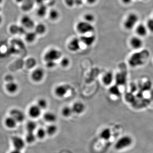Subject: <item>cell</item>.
Masks as SVG:
<instances>
[{
  "label": "cell",
  "mask_w": 153,
  "mask_h": 153,
  "mask_svg": "<svg viewBox=\"0 0 153 153\" xmlns=\"http://www.w3.org/2000/svg\"><path fill=\"white\" fill-rule=\"evenodd\" d=\"M77 32L83 35L93 33L95 30L94 27L91 23L85 21H82L77 23L76 25Z\"/></svg>",
  "instance_id": "1"
},
{
  "label": "cell",
  "mask_w": 153,
  "mask_h": 153,
  "mask_svg": "<svg viewBox=\"0 0 153 153\" xmlns=\"http://www.w3.org/2000/svg\"><path fill=\"white\" fill-rule=\"evenodd\" d=\"M27 33L26 28L24 27L23 26H19V34L20 35H25Z\"/></svg>",
  "instance_id": "42"
},
{
  "label": "cell",
  "mask_w": 153,
  "mask_h": 153,
  "mask_svg": "<svg viewBox=\"0 0 153 153\" xmlns=\"http://www.w3.org/2000/svg\"><path fill=\"white\" fill-rule=\"evenodd\" d=\"M70 61L69 58L67 57H64L61 59L60 63L61 66L63 67H67L70 64Z\"/></svg>",
  "instance_id": "37"
},
{
  "label": "cell",
  "mask_w": 153,
  "mask_h": 153,
  "mask_svg": "<svg viewBox=\"0 0 153 153\" xmlns=\"http://www.w3.org/2000/svg\"><path fill=\"white\" fill-rule=\"evenodd\" d=\"M57 126L55 125H50L47 127L46 129V131L47 134L49 135H52L55 134L57 131Z\"/></svg>",
  "instance_id": "30"
},
{
  "label": "cell",
  "mask_w": 153,
  "mask_h": 153,
  "mask_svg": "<svg viewBox=\"0 0 153 153\" xmlns=\"http://www.w3.org/2000/svg\"><path fill=\"white\" fill-rule=\"evenodd\" d=\"M80 42L79 38H74L71 39L68 45V48L71 52H77L80 48Z\"/></svg>",
  "instance_id": "7"
},
{
  "label": "cell",
  "mask_w": 153,
  "mask_h": 153,
  "mask_svg": "<svg viewBox=\"0 0 153 153\" xmlns=\"http://www.w3.org/2000/svg\"><path fill=\"white\" fill-rule=\"evenodd\" d=\"M114 79V76L111 71H107L103 75L102 81L105 85H110Z\"/></svg>",
  "instance_id": "14"
},
{
  "label": "cell",
  "mask_w": 153,
  "mask_h": 153,
  "mask_svg": "<svg viewBox=\"0 0 153 153\" xmlns=\"http://www.w3.org/2000/svg\"><path fill=\"white\" fill-rule=\"evenodd\" d=\"M132 143L133 140L131 137L128 135L124 136L117 141L114 147L117 150H121L128 147Z\"/></svg>",
  "instance_id": "2"
},
{
  "label": "cell",
  "mask_w": 153,
  "mask_h": 153,
  "mask_svg": "<svg viewBox=\"0 0 153 153\" xmlns=\"http://www.w3.org/2000/svg\"><path fill=\"white\" fill-rule=\"evenodd\" d=\"M148 30L153 33V19H151L148 21L146 25Z\"/></svg>",
  "instance_id": "38"
},
{
  "label": "cell",
  "mask_w": 153,
  "mask_h": 153,
  "mask_svg": "<svg viewBox=\"0 0 153 153\" xmlns=\"http://www.w3.org/2000/svg\"><path fill=\"white\" fill-rule=\"evenodd\" d=\"M109 92L111 95L114 96L119 97L120 95V91L119 85H112L109 88Z\"/></svg>",
  "instance_id": "26"
},
{
  "label": "cell",
  "mask_w": 153,
  "mask_h": 153,
  "mask_svg": "<svg viewBox=\"0 0 153 153\" xmlns=\"http://www.w3.org/2000/svg\"><path fill=\"white\" fill-rule=\"evenodd\" d=\"M17 123L16 121L11 116L7 118L5 120V125L8 128H14L16 126Z\"/></svg>",
  "instance_id": "20"
},
{
  "label": "cell",
  "mask_w": 153,
  "mask_h": 153,
  "mask_svg": "<svg viewBox=\"0 0 153 153\" xmlns=\"http://www.w3.org/2000/svg\"><path fill=\"white\" fill-rule=\"evenodd\" d=\"M21 22L23 27L27 29H32L35 27V22L29 16H23Z\"/></svg>",
  "instance_id": "10"
},
{
  "label": "cell",
  "mask_w": 153,
  "mask_h": 153,
  "mask_svg": "<svg viewBox=\"0 0 153 153\" xmlns=\"http://www.w3.org/2000/svg\"><path fill=\"white\" fill-rule=\"evenodd\" d=\"M47 13V7L44 4L39 5L37 9V14L38 16L43 17L46 16Z\"/></svg>",
  "instance_id": "23"
},
{
  "label": "cell",
  "mask_w": 153,
  "mask_h": 153,
  "mask_svg": "<svg viewBox=\"0 0 153 153\" xmlns=\"http://www.w3.org/2000/svg\"><path fill=\"white\" fill-rule=\"evenodd\" d=\"M69 88V86L67 85L63 84L58 85L55 88V94L59 97H64L68 93Z\"/></svg>",
  "instance_id": "8"
},
{
  "label": "cell",
  "mask_w": 153,
  "mask_h": 153,
  "mask_svg": "<svg viewBox=\"0 0 153 153\" xmlns=\"http://www.w3.org/2000/svg\"><path fill=\"white\" fill-rule=\"evenodd\" d=\"M6 88L9 92L14 93L18 90L19 86L16 82H7L6 85Z\"/></svg>",
  "instance_id": "18"
},
{
  "label": "cell",
  "mask_w": 153,
  "mask_h": 153,
  "mask_svg": "<svg viewBox=\"0 0 153 153\" xmlns=\"http://www.w3.org/2000/svg\"><path fill=\"white\" fill-rule=\"evenodd\" d=\"M10 153H22L21 151L15 149L14 150L12 151Z\"/></svg>",
  "instance_id": "47"
},
{
  "label": "cell",
  "mask_w": 153,
  "mask_h": 153,
  "mask_svg": "<svg viewBox=\"0 0 153 153\" xmlns=\"http://www.w3.org/2000/svg\"><path fill=\"white\" fill-rule=\"evenodd\" d=\"M97 0H86V1L89 4H94L97 1Z\"/></svg>",
  "instance_id": "46"
},
{
  "label": "cell",
  "mask_w": 153,
  "mask_h": 153,
  "mask_svg": "<svg viewBox=\"0 0 153 153\" xmlns=\"http://www.w3.org/2000/svg\"><path fill=\"white\" fill-rule=\"evenodd\" d=\"M59 15L60 14H59L58 11L55 9H52L49 11V18L53 21L58 19L59 17Z\"/></svg>",
  "instance_id": "31"
},
{
  "label": "cell",
  "mask_w": 153,
  "mask_h": 153,
  "mask_svg": "<svg viewBox=\"0 0 153 153\" xmlns=\"http://www.w3.org/2000/svg\"><path fill=\"white\" fill-rule=\"evenodd\" d=\"M3 1H4V0H0V4H1V3H2Z\"/></svg>",
  "instance_id": "51"
},
{
  "label": "cell",
  "mask_w": 153,
  "mask_h": 153,
  "mask_svg": "<svg viewBox=\"0 0 153 153\" xmlns=\"http://www.w3.org/2000/svg\"><path fill=\"white\" fill-rule=\"evenodd\" d=\"M18 3H22L25 0H15Z\"/></svg>",
  "instance_id": "49"
},
{
  "label": "cell",
  "mask_w": 153,
  "mask_h": 153,
  "mask_svg": "<svg viewBox=\"0 0 153 153\" xmlns=\"http://www.w3.org/2000/svg\"><path fill=\"white\" fill-rule=\"evenodd\" d=\"M37 34L35 32H30L25 34V39L28 43H33L36 40Z\"/></svg>",
  "instance_id": "24"
},
{
  "label": "cell",
  "mask_w": 153,
  "mask_h": 153,
  "mask_svg": "<svg viewBox=\"0 0 153 153\" xmlns=\"http://www.w3.org/2000/svg\"><path fill=\"white\" fill-rule=\"evenodd\" d=\"M45 75V72L44 69L41 68H38L34 70L32 72V79L36 82H39L41 81L44 78Z\"/></svg>",
  "instance_id": "6"
},
{
  "label": "cell",
  "mask_w": 153,
  "mask_h": 153,
  "mask_svg": "<svg viewBox=\"0 0 153 153\" xmlns=\"http://www.w3.org/2000/svg\"><path fill=\"white\" fill-rule=\"evenodd\" d=\"M122 1L124 4H130L132 0H122Z\"/></svg>",
  "instance_id": "45"
},
{
  "label": "cell",
  "mask_w": 153,
  "mask_h": 153,
  "mask_svg": "<svg viewBox=\"0 0 153 153\" xmlns=\"http://www.w3.org/2000/svg\"><path fill=\"white\" fill-rule=\"evenodd\" d=\"M47 134L46 130L43 128H40L37 130L36 136L39 139H42L45 137Z\"/></svg>",
  "instance_id": "34"
},
{
  "label": "cell",
  "mask_w": 153,
  "mask_h": 153,
  "mask_svg": "<svg viewBox=\"0 0 153 153\" xmlns=\"http://www.w3.org/2000/svg\"><path fill=\"white\" fill-rule=\"evenodd\" d=\"M44 1H47V0H44Z\"/></svg>",
  "instance_id": "53"
},
{
  "label": "cell",
  "mask_w": 153,
  "mask_h": 153,
  "mask_svg": "<svg viewBox=\"0 0 153 153\" xmlns=\"http://www.w3.org/2000/svg\"><path fill=\"white\" fill-rule=\"evenodd\" d=\"M35 28V32L37 35H43L47 31V27L43 24H38Z\"/></svg>",
  "instance_id": "22"
},
{
  "label": "cell",
  "mask_w": 153,
  "mask_h": 153,
  "mask_svg": "<svg viewBox=\"0 0 153 153\" xmlns=\"http://www.w3.org/2000/svg\"><path fill=\"white\" fill-rule=\"evenodd\" d=\"M41 109L37 105L30 106L28 111L29 115L30 117L33 118L39 117L41 114Z\"/></svg>",
  "instance_id": "13"
},
{
  "label": "cell",
  "mask_w": 153,
  "mask_h": 153,
  "mask_svg": "<svg viewBox=\"0 0 153 153\" xmlns=\"http://www.w3.org/2000/svg\"><path fill=\"white\" fill-rule=\"evenodd\" d=\"M145 1H147V0H145Z\"/></svg>",
  "instance_id": "54"
},
{
  "label": "cell",
  "mask_w": 153,
  "mask_h": 153,
  "mask_svg": "<svg viewBox=\"0 0 153 153\" xmlns=\"http://www.w3.org/2000/svg\"><path fill=\"white\" fill-rule=\"evenodd\" d=\"M139 18L136 14H129L124 22V27L127 30H131L136 26Z\"/></svg>",
  "instance_id": "4"
},
{
  "label": "cell",
  "mask_w": 153,
  "mask_h": 153,
  "mask_svg": "<svg viewBox=\"0 0 153 153\" xmlns=\"http://www.w3.org/2000/svg\"><path fill=\"white\" fill-rule=\"evenodd\" d=\"M82 1L83 0H75V4L77 5H80L82 4Z\"/></svg>",
  "instance_id": "44"
},
{
  "label": "cell",
  "mask_w": 153,
  "mask_h": 153,
  "mask_svg": "<svg viewBox=\"0 0 153 153\" xmlns=\"http://www.w3.org/2000/svg\"><path fill=\"white\" fill-rule=\"evenodd\" d=\"M37 105L41 110L45 109L48 106V102L45 99L40 98L38 100Z\"/></svg>",
  "instance_id": "33"
},
{
  "label": "cell",
  "mask_w": 153,
  "mask_h": 153,
  "mask_svg": "<svg viewBox=\"0 0 153 153\" xmlns=\"http://www.w3.org/2000/svg\"><path fill=\"white\" fill-rule=\"evenodd\" d=\"M55 4V0H50L49 2V4L51 6Z\"/></svg>",
  "instance_id": "48"
},
{
  "label": "cell",
  "mask_w": 153,
  "mask_h": 153,
  "mask_svg": "<svg viewBox=\"0 0 153 153\" xmlns=\"http://www.w3.org/2000/svg\"><path fill=\"white\" fill-rule=\"evenodd\" d=\"M5 80L7 82H13L14 81V77L11 74H7L5 76Z\"/></svg>",
  "instance_id": "40"
},
{
  "label": "cell",
  "mask_w": 153,
  "mask_h": 153,
  "mask_svg": "<svg viewBox=\"0 0 153 153\" xmlns=\"http://www.w3.org/2000/svg\"><path fill=\"white\" fill-rule=\"evenodd\" d=\"M37 128V124L35 122L30 121L26 125V129L28 132H34Z\"/></svg>",
  "instance_id": "28"
},
{
  "label": "cell",
  "mask_w": 153,
  "mask_h": 153,
  "mask_svg": "<svg viewBox=\"0 0 153 153\" xmlns=\"http://www.w3.org/2000/svg\"><path fill=\"white\" fill-rule=\"evenodd\" d=\"M44 119L48 122L53 123L57 120V116L54 113L52 112H46L44 115Z\"/></svg>",
  "instance_id": "19"
},
{
  "label": "cell",
  "mask_w": 153,
  "mask_h": 153,
  "mask_svg": "<svg viewBox=\"0 0 153 153\" xmlns=\"http://www.w3.org/2000/svg\"><path fill=\"white\" fill-rule=\"evenodd\" d=\"M10 114V116L13 118L17 122H22L25 120V114L20 110L16 108L11 110Z\"/></svg>",
  "instance_id": "5"
},
{
  "label": "cell",
  "mask_w": 153,
  "mask_h": 153,
  "mask_svg": "<svg viewBox=\"0 0 153 153\" xmlns=\"http://www.w3.org/2000/svg\"><path fill=\"white\" fill-rule=\"evenodd\" d=\"M114 79L116 82V85H120L125 83L126 81V76L123 73H118L114 76Z\"/></svg>",
  "instance_id": "25"
},
{
  "label": "cell",
  "mask_w": 153,
  "mask_h": 153,
  "mask_svg": "<svg viewBox=\"0 0 153 153\" xmlns=\"http://www.w3.org/2000/svg\"><path fill=\"white\" fill-rule=\"evenodd\" d=\"M66 5L69 7H71L75 4V0H64Z\"/></svg>",
  "instance_id": "41"
},
{
  "label": "cell",
  "mask_w": 153,
  "mask_h": 153,
  "mask_svg": "<svg viewBox=\"0 0 153 153\" xmlns=\"http://www.w3.org/2000/svg\"><path fill=\"white\" fill-rule=\"evenodd\" d=\"M96 36L94 35H84L80 37V42L85 46L89 47L94 44L96 41Z\"/></svg>",
  "instance_id": "9"
},
{
  "label": "cell",
  "mask_w": 153,
  "mask_h": 153,
  "mask_svg": "<svg viewBox=\"0 0 153 153\" xmlns=\"http://www.w3.org/2000/svg\"><path fill=\"white\" fill-rule=\"evenodd\" d=\"M12 142L15 149L21 151L25 147V141L20 137L15 136L12 138Z\"/></svg>",
  "instance_id": "11"
},
{
  "label": "cell",
  "mask_w": 153,
  "mask_h": 153,
  "mask_svg": "<svg viewBox=\"0 0 153 153\" xmlns=\"http://www.w3.org/2000/svg\"><path fill=\"white\" fill-rule=\"evenodd\" d=\"M71 108L73 113L76 114H82L85 110V105L80 102H75Z\"/></svg>",
  "instance_id": "15"
},
{
  "label": "cell",
  "mask_w": 153,
  "mask_h": 153,
  "mask_svg": "<svg viewBox=\"0 0 153 153\" xmlns=\"http://www.w3.org/2000/svg\"><path fill=\"white\" fill-rule=\"evenodd\" d=\"M62 56V53L60 50L54 48L49 49L44 56V60L46 62L49 61L56 62Z\"/></svg>",
  "instance_id": "3"
},
{
  "label": "cell",
  "mask_w": 153,
  "mask_h": 153,
  "mask_svg": "<svg viewBox=\"0 0 153 153\" xmlns=\"http://www.w3.org/2000/svg\"><path fill=\"white\" fill-rule=\"evenodd\" d=\"M148 30L146 26L140 24L136 28V33L140 37H144L147 34Z\"/></svg>",
  "instance_id": "17"
},
{
  "label": "cell",
  "mask_w": 153,
  "mask_h": 153,
  "mask_svg": "<svg viewBox=\"0 0 153 153\" xmlns=\"http://www.w3.org/2000/svg\"><path fill=\"white\" fill-rule=\"evenodd\" d=\"M19 26L16 25H11L9 28V31L11 34L13 35L19 34Z\"/></svg>",
  "instance_id": "36"
},
{
  "label": "cell",
  "mask_w": 153,
  "mask_h": 153,
  "mask_svg": "<svg viewBox=\"0 0 153 153\" xmlns=\"http://www.w3.org/2000/svg\"><path fill=\"white\" fill-rule=\"evenodd\" d=\"M83 18H84V21L90 23L94 22V20H95V17L93 14L91 13L85 14Z\"/></svg>",
  "instance_id": "35"
},
{
  "label": "cell",
  "mask_w": 153,
  "mask_h": 153,
  "mask_svg": "<svg viewBox=\"0 0 153 153\" xmlns=\"http://www.w3.org/2000/svg\"><path fill=\"white\" fill-rule=\"evenodd\" d=\"M37 64V60L35 58L30 57L26 62V65L28 68H33L36 66Z\"/></svg>",
  "instance_id": "29"
},
{
  "label": "cell",
  "mask_w": 153,
  "mask_h": 153,
  "mask_svg": "<svg viewBox=\"0 0 153 153\" xmlns=\"http://www.w3.org/2000/svg\"><path fill=\"white\" fill-rule=\"evenodd\" d=\"M56 65V62L54 61H49L46 62V66L48 68H54Z\"/></svg>",
  "instance_id": "39"
},
{
  "label": "cell",
  "mask_w": 153,
  "mask_h": 153,
  "mask_svg": "<svg viewBox=\"0 0 153 153\" xmlns=\"http://www.w3.org/2000/svg\"><path fill=\"white\" fill-rule=\"evenodd\" d=\"M130 44L133 49H139L143 46V41L140 37H132L130 41Z\"/></svg>",
  "instance_id": "12"
},
{
  "label": "cell",
  "mask_w": 153,
  "mask_h": 153,
  "mask_svg": "<svg viewBox=\"0 0 153 153\" xmlns=\"http://www.w3.org/2000/svg\"><path fill=\"white\" fill-rule=\"evenodd\" d=\"M35 3V0H25L22 3L21 7L22 10L25 12L31 10L33 8Z\"/></svg>",
  "instance_id": "16"
},
{
  "label": "cell",
  "mask_w": 153,
  "mask_h": 153,
  "mask_svg": "<svg viewBox=\"0 0 153 153\" xmlns=\"http://www.w3.org/2000/svg\"><path fill=\"white\" fill-rule=\"evenodd\" d=\"M72 108L70 107L66 106L63 108L62 110V114L64 117H68L71 116L73 113Z\"/></svg>",
  "instance_id": "27"
},
{
  "label": "cell",
  "mask_w": 153,
  "mask_h": 153,
  "mask_svg": "<svg viewBox=\"0 0 153 153\" xmlns=\"http://www.w3.org/2000/svg\"><path fill=\"white\" fill-rule=\"evenodd\" d=\"M44 0H35V2L39 5H41V4H44Z\"/></svg>",
  "instance_id": "43"
},
{
  "label": "cell",
  "mask_w": 153,
  "mask_h": 153,
  "mask_svg": "<svg viewBox=\"0 0 153 153\" xmlns=\"http://www.w3.org/2000/svg\"><path fill=\"white\" fill-rule=\"evenodd\" d=\"M3 21V18L1 16H0V25L1 24L2 22Z\"/></svg>",
  "instance_id": "50"
},
{
  "label": "cell",
  "mask_w": 153,
  "mask_h": 153,
  "mask_svg": "<svg viewBox=\"0 0 153 153\" xmlns=\"http://www.w3.org/2000/svg\"><path fill=\"white\" fill-rule=\"evenodd\" d=\"M1 7H0V12H1Z\"/></svg>",
  "instance_id": "52"
},
{
  "label": "cell",
  "mask_w": 153,
  "mask_h": 153,
  "mask_svg": "<svg viewBox=\"0 0 153 153\" xmlns=\"http://www.w3.org/2000/svg\"><path fill=\"white\" fill-rule=\"evenodd\" d=\"M36 136L34 132H28L26 137V140L28 143H32L36 141Z\"/></svg>",
  "instance_id": "32"
},
{
  "label": "cell",
  "mask_w": 153,
  "mask_h": 153,
  "mask_svg": "<svg viewBox=\"0 0 153 153\" xmlns=\"http://www.w3.org/2000/svg\"><path fill=\"white\" fill-rule=\"evenodd\" d=\"M111 131L110 129L108 128H105L102 130L100 135L102 139L105 140H109L111 137Z\"/></svg>",
  "instance_id": "21"
}]
</instances>
